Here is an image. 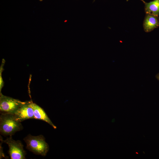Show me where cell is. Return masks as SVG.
Masks as SVG:
<instances>
[{"label": "cell", "instance_id": "obj_1", "mask_svg": "<svg viewBox=\"0 0 159 159\" xmlns=\"http://www.w3.org/2000/svg\"><path fill=\"white\" fill-rule=\"evenodd\" d=\"M21 122L17 121L12 114L1 113L0 116V132L4 136H11L22 130Z\"/></svg>", "mask_w": 159, "mask_h": 159}, {"label": "cell", "instance_id": "obj_2", "mask_svg": "<svg viewBox=\"0 0 159 159\" xmlns=\"http://www.w3.org/2000/svg\"><path fill=\"white\" fill-rule=\"evenodd\" d=\"M24 140L26 144V148L34 153L45 156L49 150V146L42 135L34 136L29 134Z\"/></svg>", "mask_w": 159, "mask_h": 159}, {"label": "cell", "instance_id": "obj_3", "mask_svg": "<svg viewBox=\"0 0 159 159\" xmlns=\"http://www.w3.org/2000/svg\"><path fill=\"white\" fill-rule=\"evenodd\" d=\"M0 140L8 145L9 153L11 159H25L26 153L24 149V146L20 141L13 140L11 136H10L5 140L0 136Z\"/></svg>", "mask_w": 159, "mask_h": 159}, {"label": "cell", "instance_id": "obj_4", "mask_svg": "<svg viewBox=\"0 0 159 159\" xmlns=\"http://www.w3.org/2000/svg\"><path fill=\"white\" fill-rule=\"evenodd\" d=\"M27 102L4 95L0 94V110L1 113L13 114Z\"/></svg>", "mask_w": 159, "mask_h": 159}, {"label": "cell", "instance_id": "obj_5", "mask_svg": "<svg viewBox=\"0 0 159 159\" xmlns=\"http://www.w3.org/2000/svg\"><path fill=\"white\" fill-rule=\"evenodd\" d=\"M30 102H27L12 114L16 120L21 122L27 119H34V110L30 105Z\"/></svg>", "mask_w": 159, "mask_h": 159}, {"label": "cell", "instance_id": "obj_6", "mask_svg": "<svg viewBox=\"0 0 159 159\" xmlns=\"http://www.w3.org/2000/svg\"><path fill=\"white\" fill-rule=\"evenodd\" d=\"M30 105L34 110V119L44 121L49 124L54 129L57 128V127L53 124L42 108L32 102H30Z\"/></svg>", "mask_w": 159, "mask_h": 159}, {"label": "cell", "instance_id": "obj_7", "mask_svg": "<svg viewBox=\"0 0 159 159\" xmlns=\"http://www.w3.org/2000/svg\"><path fill=\"white\" fill-rule=\"evenodd\" d=\"M159 26V18L158 16L146 14L143 22V26L146 32H149Z\"/></svg>", "mask_w": 159, "mask_h": 159}, {"label": "cell", "instance_id": "obj_8", "mask_svg": "<svg viewBox=\"0 0 159 159\" xmlns=\"http://www.w3.org/2000/svg\"><path fill=\"white\" fill-rule=\"evenodd\" d=\"M145 10L146 14L158 16L159 15V0H154L144 3Z\"/></svg>", "mask_w": 159, "mask_h": 159}, {"label": "cell", "instance_id": "obj_9", "mask_svg": "<svg viewBox=\"0 0 159 159\" xmlns=\"http://www.w3.org/2000/svg\"><path fill=\"white\" fill-rule=\"evenodd\" d=\"M1 143H0V159L3 158H5V155L4 154V152L3 151V149L2 148V147L1 145L2 143H3V141L1 140Z\"/></svg>", "mask_w": 159, "mask_h": 159}, {"label": "cell", "instance_id": "obj_10", "mask_svg": "<svg viewBox=\"0 0 159 159\" xmlns=\"http://www.w3.org/2000/svg\"><path fill=\"white\" fill-rule=\"evenodd\" d=\"M155 77L159 81V72L156 75Z\"/></svg>", "mask_w": 159, "mask_h": 159}, {"label": "cell", "instance_id": "obj_11", "mask_svg": "<svg viewBox=\"0 0 159 159\" xmlns=\"http://www.w3.org/2000/svg\"><path fill=\"white\" fill-rule=\"evenodd\" d=\"M129 0H126L127 1H128ZM142 1H143L144 3H145V2L143 0H140Z\"/></svg>", "mask_w": 159, "mask_h": 159}, {"label": "cell", "instance_id": "obj_12", "mask_svg": "<svg viewBox=\"0 0 159 159\" xmlns=\"http://www.w3.org/2000/svg\"><path fill=\"white\" fill-rule=\"evenodd\" d=\"M40 1H42L43 0H39Z\"/></svg>", "mask_w": 159, "mask_h": 159}, {"label": "cell", "instance_id": "obj_13", "mask_svg": "<svg viewBox=\"0 0 159 159\" xmlns=\"http://www.w3.org/2000/svg\"><path fill=\"white\" fill-rule=\"evenodd\" d=\"M136 153L137 154H138V153H137V152H136Z\"/></svg>", "mask_w": 159, "mask_h": 159}, {"label": "cell", "instance_id": "obj_14", "mask_svg": "<svg viewBox=\"0 0 159 159\" xmlns=\"http://www.w3.org/2000/svg\"><path fill=\"white\" fill-rule=\"evenodd\" d=\"M143 152V153H144V154L145 153L144 152Z\"/></svg>", "mask_w": 159, "mask_h": 159}]
</instances>
